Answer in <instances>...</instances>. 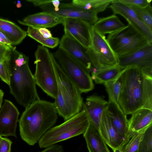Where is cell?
Listing matches in <instances>:
<instances>
[{"instance_id": "1", "label": "cell", "mask_w": 152, "mask_h": 152, "mask_svg": "<svg viewBox=\"0 0 152 152\" xmlns=\"http://www.w3.org/2000/svg\"><path fill=\"white\" fill-rule=\"evenodd\" d=\"M121 89L118 104L126 115L142 108L152 110V78L138 67H127L121 76Z\"/></svg>"}, {"instance_id": "2", "label": "cell", "mask_w": 152, "mask_h": 152, "mask_svg": "<svg viewBox=\"0 0 152 152\" xmlns=\"http://www.w3.org/2000/svg\"><path fill=\"white\" fill-rule=\"evenodd\" d=\"M58 114L54 103L40 99L26 108L18 120L22 139L33 146L55 124Z\"/></svg>"}, {"instance_id": "3", "label": "cell", "mask_w": 152, "mask_h": 152, "mask_svg": "<svg viewBox=\"0 0 152 152\" xmlns=\"http://www.w3.org/2000/svg\"><path fill=\"white\" fill-rule=\"evenodd\" d=\"M51 58L57 87L54 103L58 114L66 121L81 110L83 99L82 93L62 71L52 53Z\"/></svg>"}, {"instance_id": "4", "label": "cell", "mask_w": 152, "mask_h": 152, "mask_svg": "<svg viewBox=\"0 0 152 152\" xmlns=\"http://www.w3.org/2000/svg\"><path fill=\"white\" fill-rule=\"evenodd\" d=\"M10 93L18 103L25 108L39 99L34 75L28 63L16 64L10 60Z\"/></svg>"}, {"instance_id": "5", "label": "cell", "mask_w": 152, "mask_h": 152, "mask_svg": "<svg viewBox=\"0 0 152 152\" xmlns=\"http://www.w3.org/2000/svg\"><path fill=\"white\" fill-rule=\"evenodd\" d=\"M89 124L83 109L62 124L49 129L38 142L40 148H46L60 142L83 134Z\"/></svg>"}, {"instance_id": "6", "label": "cell", "mask_w": 152, "mask_h": 152, "mask_svg": "<svg viewBox=\"0 0 152 152\" xmlns=\"http://www.w3.org/2000/svg\"><path fill=\"white\" fill-rule=\"evenodd\" d=\"M106 39L118 59L149 43L143 34L129 23L122 28L109 34Z\"/></svg>"}, {"instance_id": "7", "label": "cell", "mask_w": 152, "mask_h": 152, "mask_svg": "<svg viewBox=\"0 0 152 152\" xmlns=\"http://www.w3.org/2000/svg\"><path fill=\"white\" fill-rule=\"evenodd\" d=\"M51 53L47 48L38 46L35 53L36 69L34 75L36 85L48 96L55 99L57 87Z\"/></svg>"}, {"instance_id": "8", "label": "cell", "mask_w": 152, "mask_h": 152, "mask_svg": "<svg viewBox=\"0 0 152 152\" xmlns=\"http://www.w3.org/2000/svg\"><path fill=\"white\" fill-rule=\"evenodd\" d=\"M53 54L62 71L81 93L94 89V84L88 70L59 48Z\"/></svg>"}, {"instance_id": "9", "label": "cell", "mask_w": 152, "mask_h": 152, "mask_svg": "<svg viewBox=\"0 0 152 152\" xmlns=\"http://www.w3.org/2000/svg\"><path fill=\"white\" fill-rule=\"evenodd\" d=\"M86 53L92 66L98 69L116 66L118 59L105 36L97 32L91 26V42Z\"/></svg>"}, {"instance_id": "10", "label": "cell", "mask_w": 152, "mask_h": 152, "mask_svg": "<svg viewBox=\"0 0 152 152\" xmlns=\"http://www.w3.org/2000/svg\"><path fill=\"white\" fill-rule=\"evenodd\" d=\"M117 66L122 69L137 67L145 75L152 78V43H149L133 53L118 58Z\"/></svg>"}, {"instance_id": "11", "label": "cell", "mask_w": 152, "mask_h": 152, "mask_svg": "<svg viewBox=\"0 0 152 152\" xmlns=\"http://www.w3.org/2000/svg\"><path fill=\"white\" fill-rule=\"evenodd\" d=\"M65 34L72 37L87 49L91 42L92 25L83 20L65 18L63 23Z\"/></svg>"}, {"instance_id": "12", "label": "cell", "mask_w": 152, "mask_h": 152, "mask_svg": "<svg viewBox=\"0 0 152 152\" xmlns=\"http://www.w3.org/2000/svg\"><path fill=\"white\" fill-rule=\"evenodd\" d=\"M19 114L13 103L5 99L0 110V136L17 137L16 131Z\"/></svg>"}, {"instance_id": "13", "label": "cell", "mask_w": 152, "mask_h": 152, "mask_svg": "<svg viewBox=\"0 0 152 152\" xmlns=\"http://www.w3.org/2000/svg\"><path fill=\"white\" fill-rule=\"evenodd\" d=\"M44 11L52 13L56 16L64 18L81 20L91 25L99 19L97 13L72 6L69 3H61L59 9L55 11L52 4L40 7Z\"/></svg>"}, {"instance_id": "14", "label": "cell", "mask_w": 152, "mask_h": 152, "mask_svg": "<svg viewBox=\"0 0 152 152\" xmlns=\"http://www.w3.org/2000/svg\"><path fill=\"white\" fill-rule=\"evenodd\" d=\"M109 7L113 14H119L122 16L128 23L132 24L143 34L149 43H152V31L129 6L121 2L118 0H113Z\"/></svg>"}, {"instance_id": "15", "label": "cell", "mask_w": 152, "mask_h": 152, "mask_svg": "<svg viewBox=\"0 0 152 152\" xmlns=\"http://www.w3.org/2000/svg\"><path fill=\"white\" fill-rule=\"evenodd\" d=\"M99 130L106 144L112 150L121 149L127 142L126 138L113 125L106 109L102 114Z\"/></svg>"}, {"instance_id": "16", "label": "cell", "mask_w": 152, "mask_h": 152, "mask_svg": "<svg viewBox=\"0 0 152 152\" xmlns=\"http://www.w3.org/2000/svg\"><path fill=\"white\" fill-rule=\"evenodd\" d=\"M59 45V48L89 71L92 66V63L86 53V49L80 43L69 35L64 34L60 41Z\"/></svg>"}, {"instance_id": "17", "label": "cell", "mask_w": 152, "mask_h": 152, "mask_svg": "<svg viewBox=\"0 0 152 152\" xmlns=\"http://www.w3.org/2000/svg\"><path fill=\"white\" fill-rule=\"evenodd\" d=\"M108 102L102 96L94 94L88 97L83 102L82 109L86 112L89 123L98 129L103 112Z\"/></svg>"}, {"instance_id": "18", "label": "cell", "mask_w": 152, "mask_h": 152, "mask_svg": "<svg viewBox=\"0 0 152 152\" xmlns=\"http://www.w3.org/2000/svg\"><path fill=\"white\" fill-rule=\"evenodd\" d=\"M65 18L56 16L48 12L43 11L29 15L23 21L18 20L20 24L34 27L51 28L64 23Z\"/></svg>"}, {"instance_id": "19", "label": "cell", "mask_w": 152, "mask_h": 152, "mask_svg": "<svg viewBox=\"0 0 152 152\" xmlns=\"http://www.w3.org/2000/svg\"><path fill=\"white\" fill-rule=\"evenodd\" d=\"M128 141L136 133L144 130L152 124V110L142 108L132 114L128 120Z\"/></svg>"}, {"instance_id": "20", "label": "cell", "mask_w": 152, "mask_h": 152, "mask_svg": "<svg viewBox=\"0 0 152 152\" xmlns=\"http://www.w3.org/2000/svg\"><path fill=\"white\" fill-rule=\"evenodd\" d=\"M111 122L115 129L126 139L129 132L128 120L118 104L108 102L106 108Z\"/></svg>"}, {"instance_id": "21", "label": "cell", "mask_w": 152, "mask_h": 152, "mask_svg": "<svg viewBox=\"0 0 152 152\" xmlns=\"http://www.w3.org/2000/svg\"><path fill=\"white\" fill-rule=\"evenodd\" d=\"M89 152H110L99 129L89 123L83 134Z\"/></svg>"}, {"instance_id": "22", "label": "cell", "mask_w": 152, "mask_h": 152, "mask_svg": "<svg viewBox=\"0 0 152 152\" xmlns=\"http://www.w3.org/2000/svg\"><path fill=\"white\" fill-rule=\"evenodd\" d=\"M0 31L8 38L13 46L20 44L27 35L26 31L15 23L1 18Z\"/></svg>"}, {"instance_id": "23", "label": "cell", "mask_w": 152, "mask_h": 152, "mask_svg": "<svg viewBox=\"0 0 152 152\" xmlns=\"http://www.w3.org/2000/svg\"><path fill=\"white\" fill-rule=\"evenodd\" d=\"M125 26L119 18L114 14L99 19L92 25L97 32L104 36L116 31Z\"/></svg>"}, {"instance_id": "24", "label": "cell", "mask_w": 152, "mask_h": 152, "mask_svg": "<svg viewBox=\"0 0 152 152\" xmlns=\"http://www.w3.org/2000/svg\"><path fill=\"white\" fill-rule=\"evenodd\" d=\"M118 66L98 69L92 66L90 70L91 77L96 84H104L114 80L121 75L125 70Z\"/></svg>"}, {"instance_id": "25", "label": "cell", "mask_w": 152, "mask_h": 152, "mask_svg": "<svg viewBox=\"0 0 152 152\" xmlns=\"http://www.w3.org/2000/svg\"><path fill=\"white\" fill-rule=\"evenodd\" d=\"M113 0H74L69 3L70 6L98 14L104 11Z\"/></svg>"}, {"instance_id": "26", "label": "cell", "mask_w": 152, "mask_h": 152, "mask_svg": "<svg viewBox=\"0 0 152 152\" xmlns=\"http://www.w3.org/2000/svg\"><path fill=\"white\" fill-rule=\"evenodd\" d=\"M26 32L28 36L39 42L43 46L53 48L59 44L60 40L58 38L52 37L45 38L40 34L36 28L28 26Z\"/></svg>"}, {"instance_id": "27", "label": "cell", "mask_w": 152, "mask_h": 152, "mask_svg": "<svg viewBox=\"0 0 152 152\" xmlns=\"http://www.w3.org/2000/svg\"><path fill=\"white\" fill-rule=\"evenodd\" d=\"M121 75L114 80L103 84L108 95V102H112L118 104L121 87Z\"/></svg>"}, {"instance_id": "28", "label": "cell", "mask_w": 152, "mask_h": 152, "mask_svg": "<svg viewBox=\"0 0 152 152\" xmlns=\"http://www.w3.org/2000/svg\"><path fill=\"white\" fill-rule=\"evenodd\" d=\"M129 6L152 31V7L151 4L144 7Z\"/></svg>"}, {"instance_id": "29", "label": "cell", "mask_w": 152, "mask_h": 152, "mask_svg": "<svg viewBox=\"0 0 152 152\" xmlns=\"http://www.w3.org/2000/svg\"><path fill=\"white\" fill-rule=\"evenodd\" d=\"M138 152H152V124L144 131L140 142Z\"/></svg>"}, {"instance_id": "30", "label": "cell", "mask_w": 152, "mask_h": 152, "mask_svg": "<svg viewBox=\"0 0 152 152\" xmlns=\"http://www.w3.org/2000/svg\"><path fill=\"white\" fill-rule=\"evenodd\" d=\"M145 130L135 133L121 149V152H138L140 142Z\"/></svg>"}, {"instance_id": "31", "label": "cell", "mask_w": 152, "mask_h": 152, "mask_svg": "<svg viewBox=\"0 0 152 152\" xmlns=\"http://www.w3.org/2000/svg\"><path fill=\"white\" fill-rule=\"evenodd\" d=\"M10 56L4 63H2L0 61V78L8 85L9 84L10 77Z\"/></svg>"}, {"instance_id": "32", "label": "cell", "mask_w": 152, "mask_h": 152, "mask_svg": "<svg viewBox=\"0 0 152 152\" xmlns=\"http://www.w3.org/2000/svg\"><path fill=\"white\" fill-rule=\"evenodd\" d=\"M119 1L129 6L144 7L151 4V0H118Z\"/></svg>"}, {"instance_id": "33", "label": "cell", "mask_w": 152, "mask_h": 152, "mask_svg": "<svg viewBox=\"0 0 152 152\" xmlns=\"http://www.w3.org/2000/svg\"><path fill=\"white\" fill-rule=\"evenodd\" d=\"M11 50L10 48L0 43V61L2 63L5 62L10 57Z\"/></svg>"}, {"instance_id": "34", "label": "cell", "mask_w": 152, "mask_h": 152, "mask_svg": "<svg viewBox=\"0 0 152 152\" xmlns=\"http://www.w3.org/2000/svg\"><path fill=\"white\" fill-rule=\"evenodd\" d=\"M12 143L10 140L3 137L0 143V152H10Z\"/></svg>"}, {"instance_id": "35", "label": "cell", "mask_w": 152, "mask_h": 152, "mask_svg": "<svg viewBox=\"0 0 152 152\" xmlns=\"http://www.w3.org/2000/svg\"><path fill=\"white\" fill-rule=\"evenodd\" d=\"M39 152H63V148L61 145L55 144Z\"/></svg>"}, {"instance_id": "36", "label": "cell", "mask_w": 152, "mask_h": 152, "mask_svg": "<svg viewBox=\"0 0 152 152\" xmlns=\"http://www.w3.org/2000/svg\"><path fill=\"white\" fill-rule=\"evenodd\" d=\"M26 1L32 3L35 6L40 7L52 4V0H26Z\"/></svg>"}, {"instance_id": "37", "label": "cell", "mask_w": 152, "mask_h": 152, "mask_svg": "<svg viewBox=\"0 0 152 152\" xmlns=\"http://www.w3.org/2000/svg\"><path fill=\"white\" fill-rule=\"evenodd\" d=\"M36 28L39 32L45 38H50L52 37V35L50 31L46 28L43 27Z\"/></svg>"}, {"instance_id": "38", "label": "cell", "mask_w": 152, "mask_h": 152, "mask_svg": "<svg viewBox=\"0 0 152 152\" xmlns=\"http://www.w3.org/2000/svg\"><path fill=\"white\" fill-rule=\"evenodd\" d=\"M61 3L60 0H52V4L53 6V9L55 11H58L59 10Z\"/></svg>"}, {"instance_id": "39", "label": "cell", "mask_w": 152, "mask_h": 152, "mask_svg": "<svg viewBox=\"0 0 152 152\" xmlns=\"http://www.w3.org/2000/svg\"><path fill=\"white\" fill-rule=\"evenodd\" d=\"M0 37L4 40L11 49H12L14 48V47L12 46L11 43L10 41L6 36L1 31H0Z\"/></svg>"}, {"instance_id": "40", "label": "cell", "mask_w": 152, "mask_h": 152, "mask_svg": "<svg viewBox=\"0 0 152 152\" xmlns=\"http://www.w3.org/2000/svg\"><path fill=\"white\" fill-rule=\"evenodd\" d=\"M4 93L3 91L0 89V110L1 108V106L3 102V97Z\"/></svg>"}, {"instance_id": "41", "label": "cell", "mask_w": 152, "mask_h": 152, "mask_svg": "<svg viewBox=\"0 0 152 152\" xmlns=\"http://www.w3.org/2000/svg\"><path fill=\"white\" fill-rule=\"evenodd\" d=\"M0 43L2 44L5 46L8 47H10L6 42L2 39L1 37H0Z\"/></svg>"}, {"instance_id": "42", "label": "cell", "mask_w": 152, "mask_h": 152, "mask_svg": "<svg viewBox=\"0 0 152 152\" xmlns=\"http://www.w3.org/2000/svg\"><path fill=\"white\" fill-rule=\"evenodd\" d=\"M16 6L18 8H20L22 7V5L20 1L18 0L17 1Z\"/></svg>"}, {"instance_id": "43", "label": "cell", "mask_w": 152, "mask_h": 152, "mask_svg": "<svg viewBox=\"0 0 152 152\" xmlns=\"http://www.w3.org/2000/svg\"><path fill=\"white\" fill-rule=\"evenodd\" d=\"M113 152H122L120 148H117L112 150Z\"/></svg>"}, {"instance_id": "44", "label": "cell", "mask_w": 152, "mask_h": 152, "mask_svg": "<svg viewBox=\"0 0 152 152\" xmlns=\"http://www.w3.org/2000/svg\"><path fill=\"white\" fill-rule=\"evenodd\" d=\"M3 138V137H2L1 136H0V143L1 141V140Z\"/></svg>"}]
</instances>
